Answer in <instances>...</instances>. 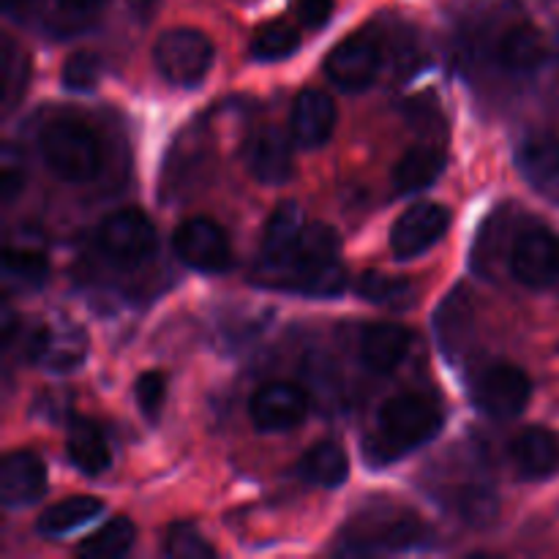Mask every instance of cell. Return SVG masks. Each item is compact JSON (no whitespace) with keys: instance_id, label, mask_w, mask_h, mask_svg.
<instances>
[{"instance_id":"cell-1","label":"cell","mask_w":559,"mask_h":559,"mask_svg":"<svg viewBox=\"0 0 559 559\" xmlns=\"http://www.w3.org/2000/svg\"><path fill=\"white\" fill-rule=\"evenodd\" d=\"M338 251V235L328 224H306L293 257L276 276L284 287L311 298H336L347 289V267Z\"/></svg>"},{"instance_id":"cell-2","label":"cell","mask_w":559,"mask_h":559,"mask_svg":"<svg viewBox=\"0 0 559 559\" xmlns=\"http://www.w3.org/2000/svg\"><path fill=\"white\" fill-rule=\"evenodd\" d=\"M426 527L409 508L396 502H369L355 513L338 535L336 555H391L420 544Z\"/></svg>"},{"instance_id":"cell-3","label":"cell","mask_w":559,"mask_h":559,"mask_svg":"<svg viewBox=\"0 0 559 559\" xmlns=\"http://www.w3.org/2000/svg\"><path fill=\"white\" fill-rule=\"evenodd\" d=\"M442 429V413L431 399L420 396V393H402L382 404L380 415H377V431L374 442L369 451L371 456L396 459L402 453L413 451V448L426 445L435 440Z\"/></svg>"},{"instance_id":"cell-4","label":"cell","mask_w":559,"mask_h":559,"mask_svg":"<svg viewBox=\"0 0 559 559\" xmlns=\"http://www.w3.org/2000/svg\"><path fill=\"white\" fill-rule=\"evenodd\" d=\"M41 156L47 167L66 183H85L102 167V145L87 126L55 120L41 131Z\"/></svg>"},{"instance_id":"cell-5","label":"cell","mask_w":559,"mask_h":559,"mask_svg":"<svg viewBox=\"0 0 559 559\" xmlns=\"http://www.w3.org/2000/svg\"><path fill=\"white\" fill-rule=\"evenodd\" d=\"M153 63L158 74L178 87L200 85L213 63V44L194 27L164 31L153 47Z\"/></svg>"},{"instance_id":"cell-6","label":"cell","mask_w":559,"mask_h":559,"mask_svg":"<svg viewBox=\"0 0 559 559\" xmlns=\"http://www.w3.org/2000/svg\"><path fill=\"white\" fill-rule=\"evenodd\" d=\"M156 227L151 218L131 207L112 213L98 227V246L104 257L120 267L145 265L156 254Z\"/></svg>"},{"instance_id":"cell-7","label":"cell","mask_w":559,"mask_h":559,"mask_svg":"<svg viewBox=\"0 0 559 559\" xmlns=\"http://www.w3.org/2000/svg\"><path fill=\"white\" fill-rule=\"evenodd\" d=\"M533 382L519 366L495 364L475 380L473 399L495 420H511L527 409Z\"/></svg>"},{"instance_id":"cell-8","label":"cell","mask_w":559,"mask_h":559,"mask_svg":"<svg viewBox=\"0 0 559 559\" xmlns=\"http://www.w3.org/2000/svg\"><path fill=\"white\" fill-rule=\"evenodd\" d=\"M173 246L178 260L200 273H224L233 265V246L227 233L211 218H186L175 229Z\"/></svg>"},{"instance_id":"cell-9","label":"cell","mask_w":559,"mask_h":559,"mask_svg":"<svg viewBox=\"0 0 559 559\" xmlns=\"http://www.w3.org/2000/svg\"><path fill=\"white\" fill-rule=\"evenodd\" d=\"M511 273L524 287L544 289L559 282V238L546 227H527L513 238Z\"/></svg>"},{"instance_id":"cell-10","label":"cell","mask_w":559,"mask_h":559,"mask_svg":"<svg viewBox=\"0 0 559 559\" xmlns=\"http://www.w3.org/2000/svg\"><path fill=\"white\" fill-rule=\"evenodd\" d=\"M451 211L440 202H415L391 227V249L399 260H413L445 238Z\"/></svg>"},{"instance_id":"cell-11","label":"cell","mask_w":559,"mask_h":559,"mask_svg":"<svg viewBox=\"0 0 559 559\" xmlns=\"http://www.w3.org/2000/svg\"><path fill=\"white\" fill-rule=\"evenodd\" d=\"M382 66L380 41L369 33H355V36L338 41L325 55V71L338 87L344 91H364L377 80V71Z\"/></svg>"},{"instance_id":"cell-12","label":"cell","mask_w":559,"mask_h":559,"mask_svg":"<svg viewBox=\"0 0 559 559\" xmlns=\"http://www.w3.org/2000/svg\"><path fill=\"white\" fill-rule=\"evenodd\" d=\"M251 420L260 431H289L304 424L309 413V399L293 382H267L251 399Z\"/></svg>"},{"instance_id":"cell-13","label":"cell","mask_w":559,"mask_h":559,"mask_svg":"<svg viewBox=\"0 0 559 559\" xmlns=\"http://www.w3.org/2000/svg\"><path fill=\"white\" fill-rule=\"evenodd\" d=\"M47 491V467L33 451H11L0 462V500L9 508L31 506Z\"/></svg>"},{"instance_id":"cell-14","label":"cell","mask_w":559,"mask_h":559,"mask_svg":"<svg viewBox=\"0 0 559 559\" xmlns=\"http://www.w3.org/2000/svg\"><path fill=\"white\" fill-rule=\"evenodd\" d=\"M289 129H293L295 142L300 147H322L333 136L336 129V104L325 91H309L300 93L293 104V115H289Z\"/></svg>"},{"instance_id":"cell-15","label":"cell","mask_w":559,"mask_h":559,"mask_svg":"<svg viewBox=\"0 0 559 559\" xmlns=\"http://www.w3.org/2000/svg\"><path fill=\"white\" fill-rule=\"evenodd\" d=\"M249 173L265 186H282L293 178V142L278 129H262L246 145Z\"/></svg>"},{"instance_id":"cell-16","label":"cell","mask_w":559,"mask_h":559,"mask_svg":"<svg viewBox=\"0 0 559 559\" xmlns=\"http://www.w3.org/2000/svg\"><path fill=\"white\" fill-rule=\"evenodd\" d=\"M413 333L393 322L369 325L360 336V364L374 374H393L404 364Z\"/></svg>"},{"instance_id":"cell-17","label":"cell","mask_w":559,"mask_h":559,"mask_svg":"<svg viewBox=\"0 0 559 559\" xmlns=\"http://www.w3.org/2000/svg\"><path fill=\"white\" fill-rule=\"evenodd\" d=\"M473 331H475V311H473V298H469L467 287L451 289L435 314V333L442 353H445L448 358H459V355L469 347Z\"/></svg>"},{"instance_id":"cell-18","label":"cell","mask_w":559,"mask_h":559,"mask_svg":"<svg viewBox=\"0 0 559 559\" xmlns=\"http://www.w3.org/2000/svg\"><path fill=\"white\" fill-rule=\"evenodd\" d=\"M304 229L306 218L298 202H284L273 211L265 224V235H262V262H265L267 273H278L287 265Z\"/></svg>"},{"instance_id":"cell-19","label":"cell","mask_w":559,"mask_h":559,"mask_svg":"<svg viewBox=\"0 0 559 559\" xmlns=\"http://www.w3.org/2000/svg\"><path fill=\"white\" fill-rule=\"evenodd\" d=\"M513 467L527 480H546L559 473V440L549 429H524L511 442Z\"/></svg>"},{"instance_id":"cell-20","label":"cell","mask_w":559,"mask_h":559,"mask_svg":"<svg viewBox=\"0 0 559 559\" xmlns=\"http://www.w3.org/2000/svg\"><path fill=\"white\" fill-rule=\"evenodd\" d=\"M66 453H69V462L74 464L82 475H91V478L107 473L109 464H112V451H109L102 429L87 418L69 420Z\"/></svg>"},{"instance_id":"cell-21","label":"cell","mask_w":559,"mask_h":559,"mask_svg":"<svg viewBox=\"0 0 559 559\" xmlns=\"http://www.w3.org/2000/svg\"><path fill=\"white\" fill-rule=\"evenodd\" d=\"M516 164L530 183L549 189L559 180V140L546 131L524 136L516 151Z\"/></svg>"},{"instance_id":"cell-22","label":"cell","mask_w":559,"mask_h":559,"mask_svg":"<svg viewBox=\"0 0 559 559\" xmlns=\"http://www.w3.org/2000/svg\"><path fill=\"white\" fill-rule=\"evenodd\" d=\"M442 167H445L442 151H437L431 145H415L393 167V186L404 197L420 194V191H426L440 178Z\"/></svg>"},{"instance_id":"cell-23","label":"cell","mask_w":559,"mask_h":559,"mask_svg":"<svg viewBox=\"0 0 559 559\" xmlns=\"http://www.w3.org/2000/svg\"><path fill=\"white\" fill-rule=\"evenodd\" d=\"M497 60L513 74H530L546 60L544 33L533 25H513L497 44Z\"/></svg>"},{"instance_id":"cell-24","label":"cell","mask_w":559,"mask_h":559,"mask_svg":"<svg viewBox=\"0 0 559 559\" xmlns=\"http://www.w3.org/2000/svg\"><path fill=\"white\" fill-rule=\"evenodd\" d=\"M102 511H104V502L98 500V497L76 495V497H69V500H60L55 502V506H49L47 511L38 516L36 530L41 535H47V538H58V535H66L71 533V530L87 524Z\"/></svg>"},{"instance_id":"cell-25","label":"cell","mask_w":559,"mask_h":559,"mask_svg":"<svg viewBox=\"0 0 559 559\" xmlns=\"http://www.w3.org/2000/svg\"><path fill=\"white\" fill-rule=\"evenodd\" d=\"M300 475H304L309 484L322 486V489H336L347 480L349 475V462L347 453L336 442H317L311 451H306V456L300 459Z\"/></svg>"},{"instance_id":"cell-26","label":"cell","mask_w":559,"mask_h":559,"mask_svg":"<svg viewBox=\"0 0 559 559\" xmlns=\"http://www.w3.org/2000/svg\"><path fill=\"white\" fill-rule=\"evenodd\" d=\"M31 355L36 360H41L47 369L71 371L85 358V338L80 333L66 336V333H52L44 328V331H38L31 338Z\"/></svg>"},{"instance_id":"cell-27","label":"cell","mask_w":559,"mask_h":559,"mask_svg":"<svg viewBox=\"0 0 559 559\" xmlns=\"http://www.w3.org/2000/svg\"><path fill=\"white\" fill-rule=\"evenodd\" d=\"M134 540H136V527L131 524V519L115 516L109 519L102 530L87 535V538L76 546V555L87 559H115V557H123L126 551L134 546Z\"/></svg>"},{"instance_id":"cell-28","label":"cell","mask_w":559,"mask_h":559,"mask_svg":"<svg viewBox=\"0 0 559 559\" xmlns=\"http://www.w3.org/2000/svg\"><path fill=\"white\" fill-rule=\"evenodd\" d=\"M358 295L374 306H385V309L404 311L415 304V287L407 278L385 276V273H364L355 284Z\"/></svg>"},{"instance_id":"cell-29","label":"cell","mask_w":559,"mask_h":559,"mask_svg":"<svg viewBox=\"0 0 559 559\" xmlns=\"http://www.w3.org/2000/svg\"><path fill=\"white\" fill-rule=\"evenodd\" d=\"M3 271L5 276L16 278L22 284H41L49 273L47 251L41 246L31 243H11L3 251Z\"/></svg>"},{"instance_id":"cell-30","label":"cell","mask_w":559,"mask_h":559,"mask_svg":"<svg viewBox=\"0 0 559 559\" xmlns=\"http://www.w3.org/2000/svg\"><path fill=\"white\" fill-rule=\"evenodd\" d=\"M300 47V33L295 31L289 22H267L257 31L254 41H251V55L257 60H282L289 58L295 49Z\"/></svg>"},{"instance_id":"cell-31","label":"cell","mask_w":559,"mask_h":559,"mask_svg":"<svg viewBox=\"0 0 559 559\" xmlns=\"http://www.w3.org/2000/svg\"><path fill=\"white\" fill-rule=\"evenodd\" d=\"M164 555L178 557V559H211L216 557V549L202 538L200 530L189 522L173 524L164 538Z\"/></svg>"},{"instance_id":"cell-32","label":"cell","mask_w":559,"mask_h":559,"mask_svg":"<svg viewBox=\"0 0 559 559\" xmlns=\"http://www.w3.org/2000/svg\"><path fill=\"white\" fill-rule=\"evenodd\" d=\"M63 87L71 93H87L102 80V60L93 52H74L60 71Z\"/></svg>"},{"instance_id":"cell-33","label":"cell","mask_w":559,"mask_h":559,"mask_svg":"<svg viewBox=\"0 0 559 559\" xmlns=\"http://www.w3.org/2000/svg\"><path fill=\"white\" fill-rule=\"evenodd\" d=\"M27 85V58L25 52L14 47L11 38L3 41V102L5 112L14 109V104L20 102V96L25 93Z\"/></svg>"},{"instance_id":"cell-34","label":"cell","mask_w":559,"mask_h":559,"mask_svg":"<svg viewBox=\"0 0 559 559\" xmlns=\"http://www.w3.org/2000/svg\"><path fill=\"white\" fill-rule=\"evenodd\" d=\"M25 178V158H22V153L9 142V145H3V151H0V197H3V205H11V202L22 194Z\"/></svg>"},{"instance_id":"cell-35","label":"cell","mask_w":559,"mask_h":559,"mask_svg":"<svg viewBox=\"0 0 559 559\" xmlns=\"http://www.w3.org/2000/svg\"><path fill=\"white\" fill-rule=\"evenodd\" d=\"M164 396H167V377L162 371H145L134 382V399L145 418H156L162 413Z\"/></svg>"},{"instance_id":"cell-36","label":"cell","mask_w":559,"mask_h":559,"mask_svg":"<svg viewBox=\"0 0 559 559\" xmlns=\"http://www.w3.org/2000/svg\"><path fill=\"white\" fill-rule=\"evenodd\" d=\"M459 511H462V516L469 524L484 527V524L495 522L497 497L489 489H484V486H475V489L462 491V497H459Z\"/></svg>"},{"instance_id":"cell-37","label":"cell","mask_w":559,"mask_h":559,"mask_svg":"<svg viewBox=\"0 0 559 559\" xmlns=\"http://www.w3.org/2000/svg\"><path fill=\"white\" fill-rule=\"evenodd\" d=\"M333 3L336 0H298V14L304 25L322 27L333 16Z\"/></svg>"},{"instance_id":"cell-38","label":"cell","mask_w":559,"mask_h":559,"mask_svg":"<svg viewBox=\"0 0 559 559\" xmlns=\"http://www.w3.org/2000/svg\"><path fill=\"white\" fill-rule=\"evenodd\" d=\"M66 11H76V14H85V11H96L98 5H104V0H58Z\"/></svg>"},{"instance_id":"cell-39","label":"cell","mask_w":559,"mask_h":559,"mask_svg":"<svg viewBox=\"0 0 559 559\" xmlns=\"http://www.w3.org/2000/svg\"><path fill=\"white\" fill-rule=\"evenodd\" d=\"M156 3L158 0H129V9L136 20H147L153 14V9H156Z\"/></svg>"},{"instance_id":"cell-40","label":"cell","mask_w":559,"mask_h":559,"mask_svg":"<svg viewBox=\"0 0 559 559\" xmlns=\"http://www.w3.org/2000/svg\"><path fill=\"white\" fill-rule=\"evenodd\" d=\"M31 3V0H3L5 11H16V9H25V5Z\"/></svg>"}]
</instances>
